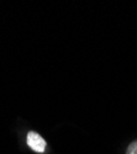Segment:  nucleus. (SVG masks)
Segmentation results:
<instances>
[{"label":"nucleus","mask_w":137,"mask_h":154,"mask_svg":"<svg viewBox=\"0 0 137 154\" xmlns=\"http://www.w3.org/2000/svg\"><path fill=\"white\" fill-rule=\"evenodd\" d=\"M27 144L36 153H43L46 148V140L37 132L31 131L27 133Z\"/></svg>","instance_id":"f257e3e1"},{"label":"nucleus","mask_w":137,"mask_h":154,"mask_svg":"<svg viewBox=\"0 0 137 154\" xmlns=\"http://www.w3.org/2000/svg\"><path fill=\"white\" fill-rule=\"evenodd\" d=\"M126 154H137V139L129 144L127 150H126Z\"/></svg>","instance_id":"f03ea898"}]
</instances>
